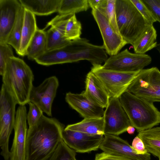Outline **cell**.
<instances>
[{
  "mask_svg": "<svg viewBox=\"0 0 160 160\" xmlns=\"http://www.w3.org/2000/svg\"><path fill=\"white\" fill-rule=\"evenodd\" d=\"M64 126L55 118L43 115L28 129L26 160H47L63 140Z\"/></svg>",
  "mask_w": 160,
  "mask_h": 160,
  "instance_id": "obj_1",
  "label": "cell"
},
{
  "mask_svg": "<svg viewBox=\"0 0 160 160\" xmlns=\"http://www.w3.org/2000/svg\"><path fill=\"white\" fill-rule=\"evenodd\" d=\"M2 77V84L17 104L25 105L29 102L34 75L22 59L15 56L8 59Z\"/></svg>",
  "mask_w": 160,
  "mask_h": 160,
  "instance_id": "obj_2",
  "label": "cell"
},
{
  "mask_svg": "<svg viewBox=\"0 0 160 160\" xmlns=\"http://www.w3.org/2000/svg\"><path fill=\"white\" fill-rule=\"evenodd\" d=\"M116 12L120 35L133 47L153 25L145 19L130 0H116Z\"/></svg>",
  "mask_w": 160,
  "mask_h": 160,
  "instance_id": "obj_3",
  "label": "cell"
},
{
  "mask_svg": "<svg viewBox=\"0 0 160 160\" xmlns=\"http://www.w3.org/2000/svg\"><path fill=\"white\" fill-rule=\"evenodd\" d=\"M119 99L131 125L138 132L152 128L160 123V112L153 102L127 91Z\"/></svg>",
  "mask_w": 160,
  "mask_h": 160,
  "instance_id": "obj_4",
  "label": "cell"
},
{
  "mask_svg": "<svg viewBox=\"0 0 160 160\" xmlns=\"http://www.w3.org/2000/svg\"><path fill=\"white\" fill-rule=\"evenodd\" d=\"M0 95V146L1 155L4 160H10L9 141L15 121L16 101L4 85Z\"/></svg>",
  "mask_w": 160,
  "mask_h": 160,
  "instance_id": "obj_5",
  "label": "cell"
},
{
  "mask_svg": "<svg viewBox=\"0 0 160 160\" xmlns=\"http://www.w3.org/2000/svg\"><path fill=\"white\" fill-rule=\"evenodd\" d=\"M140 71L132 72H122L104 69L100 64H94L91 71L103 85L110 98H119L127 91L129 86Z\"/></svg>",
  "mask_w": 160,
  "mask_h": 160,
  "instance_id": "obj_6",
  "label": "cell"
},
{
  "mask_svg": "<svg viewBox=\"0 0 160 160\" xmlns=\"http://www.w3.org/2000/svg\"><path fill=\"white\" fill-rule=\"evenodd\" d=\"M127 91L152 102H160V71L156 67L141 70Z\"/></svg>",
  "mask_w": 160,
  "mask_h": 160,
  "instance_id": "obj_7",
  "label": "cell"
},
{
  "mask_svg": "<svg viewBox=\"0 0 160 160\" xmlns=\"http://www.w3.org/2000/svg\"><path fill=\"white\" fill-rule=\"evenodd\" d=\"M151 57L147 54L130 52L127 49L114 56H110L104 62L105 69L125 72L140 71L151 63Z\"/></svg>",
  "mask_w": 160,
  "mask_h": 160,
  "instance_id": "obj_8",
  "label": "cell"
},
{
  "mask_svg": "<svg viewBox=\"0 0 160 160\" xmlns=\"http://www.w3.org/2000/svg\"><path fill=\"white\" fill-rule=\"evenodd\" d=\"M105 134L118 136L131 125L119 98H111L103 116Z\"/></svg>",
  "mask_w": 160,
  "mask_h": 160,
  "instance_id": "obj_9",
  "label": "cell"
},
{
  "mask_svg": "<svg viewBox=\"0 0 160 160\" xmlns=\"http://www.w3.org/2000/svg\"><path fill=\"white\" fill-rule=\"evenodd\" d=\"M25 105H20L16 112L14 137L10 151V160H26V143L28 129Z\"/></svg>",
  "mask_w": 160,
  "mask_h": 160,
  "instance_id": "obj_10",
  "label": "cell"
},
{
  "mask_svg": "<svg viewBox=\"0 0 160 160\" xmlns=\"http://www.w3.org/2000/svg\"><path fill=\"white\" fill-rule=\"evenodd\" d=\"M55 76L46 78L38 86H33L31 91L29 102L38 107L48 116L52 117V105L59 86Z\"/></svg>",
  "mask_w": 160,
  "mask_h": 160,
  "instance_id": "obj_11",
  "label": "cell"
},
{
  "mask_svg": "<svg viewBox=\"0 0 160 160\" xmlns=\"http://www.w3.org/2000/svg\"><path fill=\"white\" fill-rule=\"evenodd\" d=\"M70 48L75 62L86 60L92 64H100L108 58L107 53L103 45L90 43L85 38H80L71 41L68 45Z\"/></svg>",
  "mask_w": 160,
  "mask_h": 160,
  "instance_id": "obj_12",
  "label": "cell"
},
{
  "mask_svg": "<svg viewBox=\"0 0 160 160\" xmlns=\"http://www.w3.org/2000/svg\"><path fill=\"white\" fill-rule=\"evenodd\" d=\"M92 14L100 30L107 54L110 56L116 55L127 42L116 32L107 18L99 11L92 9Z\"/></svg>",
  "mask_w": 160,
  "mask_h": 160,
  "instance_id": "obj_13",
  "label": "cell"
},
{
  "mask_svg": "<svg viewBox=\"0 0 160 160\" xmlns=\"http://www.w3.org/2000/svg\"><path fill=\"white\" fill-rule=\"evenodd\" d=\"M62 139L76 152H89L97 150L104 139L103 135H93L64 129Z\"/></svg>",
  "mask_w": 160,
  "mask_h": 160,
  "instance_id": "obj_14",
  "label": "cell"
},
{
  "mask_svg": "<svg viewBox=\"0 0 160 160\" xmlns=\"http://www.w3.org/2000/svg\"><path fill=\"white\" fill-rule=\"evenodd\" d=\"M103 152L132 160H150V153L138 154L128 142L118 136L105 134L99 148Z\"/></svg>",
  "mask_w": 160,
  "mask_h": 160,
  "instance_id": "obj_15",
  "label": "cell"
},
{
  "mask_svg": "<svg viewBox=\"0 0 160 160\" xmlns=\"http://www.w3.org/2000/svg\"><path fill=\"white\" fill-rule=\"evenodd\" d=\"M22 6L19 0H0V43H7Z\"/></svg>",
  "mask_w": 160,
  "mask_h": 160,
  "instance_id": "obj_16",
  "label": "cell"
},
{
  "mask_svg": "<svg viewBox=\"0 0 160 160\" xmlns=\"http://www.w3.org/2000/svg\"><path fill=\"white\" fill-rule=\"evenodd\" d=\"M65 99L70 106L84 118H101L104 115V108L90 101L83 91L79 94L67 92Z\"/></svg>",
  "mask_w": 160,
  "mask_h": 160,
  "instance_id": "obj_17",
  "label": "cell"
},
{
  "mask_svg": "<svg viewBox=\"0 0 160 160\" xmlns=\"http://www.w3.org/2000/svg\"><path fill=\"white\" fill-rule=\"evenodd\" d=\"M85 84V90L83 92L87 97L97 105L106 108L110 97L103 85L91 71L86 75Z\"/></svg>",
  "mask_w": 160,
  "mask_h": 160,
  "instance_id": "obj_18",
  "label": "cell"
},
{
  "mask_svg": "<svg viewBox=\"0 0 160 160\" xmlns=\"http://www.w3.org/2000/svg\"><path fill=\"white\" fill-rule=\"evenodd\" d=\"M38 28L35 15L25 8L20 47L18 53V55L26 56L27 48Z\"/></svg>",
  "mask_w": 160,
  "mask_h": 160,
  "instance_id": "obj_19",
  "label": "cell"
},
{
  "mask_svg": "<svg viewBox=\"0 0 160 160\" xmlns=\"http://www.w3.org/2000/svg\"><path fill=\"white\" fill-rule=\"evenodd\" d=\"M22 6L35 15L47 16L58 12L61 0H19Z\"/></svg>",
  "mask_w": 160,
  "mask_h": 160,
  "instance_id": "obj_20",
  "label": "cell"
},
{
  "mask_svg": "<svg viewBox=\"0 0 160 160\" xmlns=\"http://www.w3.org/2000/svg\"><path fill=\"white\" fill-rule=\"evenodd\" d=\"M65 129L89 134L104 135L103 117L84 118L80 122L68 125Z\"/></svg>",
  "mask_w": 160,
  "mask_h": 160,
  "instance_id": "obj_21",
  "label": "cell"
},
{
  "mask_svg": "<svg viewBox=\"0 0 160 160\" xmlns=\"http://www.w3.org/2000/svg\"><path fill=\"white\" fill-rule=\"evenodd\" d=\"M143 142L148 152L160 160V127H156L138 132L137 135Z\"/></svg>",
  "mask_w": 160,
  "mask_h": 160,
  "instance_id": "obj_22",
  "label": "cell"
},
{
  "mask_svg": "<svg viewBox=\"0 0 160 160\" xmlns=\"http://www.w3.org/2000/svg\"><path fill=\"white\" fill-rule=\"evenodd\" d=\"M46 31L38 28L27 49L26 56L31 60H35L47 51Z\"/></svg>",
  "mask_w": 160,
  "mask_h": 160,
  "instance_id": "obj_23",
  "label": "cell"
},
{
  "mask_svg": "<svg viewBox=\"0 0 160 160\" xmlns=\"http://www.w3.org/2000/svg\"><path fill=\"white\" fill-rule=\"evenodd\" d=\"M157 37L156 31L152 25L133 47L135 53L145 54L147 52L156 48L158 44Z\"/></svg>",
  "mask_w": 160,
  "mask_h": 160,
  "instance_id": "obj_24",
  "label": "cell"
},
{
  "mask_svg": "<svg viewBox=\"0 0 160 160\" xmlns=\"http://www.w3.org/2000/svg\"><path fill=\"white\" fill-rule=\"evenodd\" d=\"M25 8L22 6L18 12L16 22L7 42L15 49L18 54L19 52L22 26Z\"/></svg>",
  "mask_w": 160,
  "mask_h": 160,
  "instance_id": "obj_25",
  "label": "cell"
},
{
  "mask_svg": "<svg viewBox=\"0 0 160 160\" xmlns=\"http://www.w3.org/2000/svg\"><path fill=\"white\" fill-rule=\"evenodd\" d=\"M47 51L59 49L69 45L71 41L66 39L64 34L51 27L46 31Z\"/></svg>",
  "mask_w": 160,
  "mask_h": 160,
  "instance_id": "obj_26",
  "label": "cell"
},
{
  "mask_svg": "<svg viewBox=\"0 0 160 160\" xmlns=\"http://www.w3.org/2000/svg\"><path fill=\"white\" fill-rule=\"evenodd\" d=\"M89 7L88 0H61L58 12L59 14H74L86 11Z\"/></svg>",
  "mask_w": 160,
  "mask_h": 160,
  "instance_id": "obj_27",
  "label": "cell"
},
{
  "mask_svg": "<svg viewBox=\"0 0 160 160\" xmlns=\"http://www.w3.org/2000/svg\"><path fill=\"white\" fill-rule=\"evenodd\" d=\"M116 1V0H101L97 10L107 18L115 31L120 36L117 22Z\"/></svg>",
  "mask_w": 160,
  "mask_h": 160,
  "instance_id": "obj_28",
  "label": "cell"
},
{
  "mask_svg": "<svg viewBox=\"0 0 160 160\" xmlns=\"http://www.w3.org/2000/svg\"><path fill=\"white\" fill-rule=\"evenodd\" d=\"M82 28L81 22L77 19L75 14H73L68 20L65 28L64 36L66 39L71 41L80 38Z\"/></svg>",
  "mask_w": 160,
  "mask_h": 160,
  "instance_id": "obj_29",
  "label": "cell"
},
{
  "mask_svg": "<svg viewBox=\"0 0 160 160\" xmlns=\"http://www.w3.org/2000/svg\"><path fill=\"white\" fill-rule=\"evenodd\" d=\"M76 152L62 140L52 154L47 160H76Z\"/></svg>",
  "mask_w": 160,
  "mask_h": 160,
  "instance_id": "obj_30",
  "label": "cell"
},
{
  "mask_svg": "<svg viewBox=\"0 0 160 160\" xmlns=\"http://www.w3.org/2000/svg\"><path fill=\"white\" fill-rule=\"evenodd\" d=\"M73 14H59L49 22L44 30L51 26L55 28L64 34L65 28L69 19L73 15Z\"/></svg>",
  "mask_w": 160,
  "mask_h": 160,
  "instance_id": "obj_31",
  "label": "cell"
},
{
  "mask_svg": "<svg viewBox=\"0 0 160 160\" xmlns=\"http://www.w3.org/2000/svg\"><path fill=\"white\" fill-rule=\"evenodd\" d=\"M14 56L11 45L7 43H0V74L2 76L7 62L10 58Z\"/></svg>",
  "mask_w": 160,
  "mask_h": 160,
  "instance_id": "obj_32",
  "label": "cell"
},
{
  "mask_svg": "<svg viewBox=\"0 0 160 160\" xmlns=\"http://www.w3.org/2000/svg\"><path fill=\"white\" fill-rule=\"evenodd\" d=\"M29 110L27 114V120L29 128L36 124L43 115V112L37 105L31 102L28 103Z\"/></svg>",
  "mask_w": 160,
  "mask_h": 160,
  "instance_id": "obj_33",
  "label": "cell"
},
{
  "mask_svg": "<svg viewBox=\"0 0 160 160\" xmlns=\"http://www.w3.org/2000/svg\"><path fill=\"white\" fill-rule=\"evenodd\" d=\"M145 19L151 24L157 22L152 12L147 8L142 0H130Z\"/></svg>",
  "mask_w": 160,
  "mask_h": 160,
  "instance_id": "obj_34",
  "label": "cell"
},
{
  "mask_svg": "<svg viewBox=\"0 0 160 160\" xmlns=\"http://www.w3.org/2000/svg\"><path fill=\"white\" fill-rule=\"evenodd\" d=\"M160 23V0H142Z\"/></svg>",
  "mask_w": 160,
  "mask_h": 160,
  "instance_id": "obj_35",
  "label": "cell"
},
{
  "mask_svg": "<svg viewBox=\"0 0 160 160\" xmlns=\"http://www.w3.org/2000/svg\"><path fill=\"white\" fill-rule=\"evenodd\" d=\"M131 146L138 154L148 153L143 142L138 136L133 139Z\"/></svg>",
  "mask_w": 160,
  "mask_h": 160,
  "instance_id": "obj_36",
  "label": "cell"
},
{
  "mask_svg": "<svg viewBox=\"0 0 160 160\" xmlns=\"http://www.w3.org/2000/svg\"><path fill=\"white\" fill-rule=\"evenodd\" d=\"M94 160H132L123 157L112 155L103 152L97 154Z\"/></svg>",
  "mask_w": 160,
  "mask_h": 160,
  "instance_id": "obj_37",
  "label": "cell"
},
{
  "mask_svg": "<svg viewBox=\"0 0 160 160\" xmlns=\"http://www.w3.org/2000/svg\"><path fill=\"white\" fill-rule=\"evenodd\" d=\"M101 0H88L89 6L92 9H97L99 6Z\"/></svg>",
  "mask_w": 160,
  "mask_h": 160,
  "instance_id": "obj_38",
  "label": "cell"
},
{
  "mask_svg": "<svg viewBox=\"0 0 160 160\" xmlns=\"http://www.w3.org/2000/svg\"><path fill=\"white\" fill-rule=\"evenodd\" d=\"M135 130V128L132 125L128 127L127 129V131L130 134H133Z\"/></svg>",
  "mask_w": 160,
  "mask_h": 160,
  "instance_id": "obj_39",
  "label": "cell"
},
{
  "mask_svg": "<svg viewBox=\"0 0 160 160\" xmlns=\"http://www.w3.org/2000/svg\"><path fill=\"white\" fill-rule=\"evenodd\" d=\"M156 48L158 51L160 55V43L157 44V46Z\"/></svg>",
  "mask_w": 160,
  "mask_h": 160,
  "instance_id": "obj_40",
  "label": "cell"
}]
</instances>
